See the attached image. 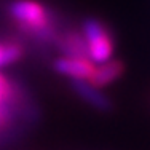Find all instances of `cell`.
I'll list each match as a JSON object with an SVG mask.
<instances>
[{
	"mask_svg": "<svg viewBox=\"0 0 150 150\" xmlns=\"http://www.w3.org/2000/svg\"><path fill=\"white\" fill-rule=\"evenodd\" d=\"M83 35L90 50V61L93 64H104L112 61L113 42L102 23L94 18H88L83 23Z\"/></svg>",
	"mask_w": 150,
	"mask_h": 150,
	"instance_id": "1",
	"label": "cell"
},
{
	"mask_svg": "<svg viewBox=\"0 0 150 150\" xmlns=\"http://www.w3.org/2000/svg\"><path fill=\"white\" fill-rule=\"evenodd\" d=\"M8 13L18 21L21 30H30L50 24V15L43 5L34 0H15L8 5Z\"/></svg>",
	"mask_w": 150,
	"mask_h": 150,
	"instance_id": "2",
	"label": "cell"
},
{
	"mask_svg": "<svg viewBox=\"0 0 150 150\" xmlns=\"http://www.w3.org/2000/svg\"><path fill=\"white\" fill-rule=\"evenodd\" d=\"M54 70L61 75L72 78V80H90V77L94 72V64L90 59L80 58H58L53 64Z\"/></svg>",
	"mask_w": 150,
	"mask_h": 150,
	"instance_id": "3",
	"label": "cell"
},
{
	"mask_svg": "<svg viewBox=\"0 0 150 150\" xmlns=\"http://www.w3.org/2000/svg\"><path fill=\"white\" fill-rule=\"evenodd\" d=\"M54 45L59 48V51L67 58H80L90 59V50H88L86 38L83 34L75 30H69L62 35H58L54 40Z\"/></svg>",
	"mask_w": 150,
	"mask_h": 150,
	"instance_id": "4",
	"label": "cell"
},
{
	"mask_svg": "<svg viewBox=\"0 0 150 150\" xmlns=\"http://www.w3.org/2000/svg\"><path fill=\"white\" fill-rule=\"evenodd\" d=\"M72 88L85 102H88V104L91 107H94L96 110L107 112V110H110V107H112L110 99L107 98L98 86L91 85L88 80H72Z\"/></svg>",
	"mask_w": 150,
	"mask_h": 150,
	"instance_id": "5",
	"label": "cell"
},
{
	"mask_svg": "<svg viewBox=\"0 0 150 150\" xmlns=\"http://www.w3.org/2000/svg\"><path fill=\"white\" fill-rule=\"evenodd\" d=\"M121 74H123V64L118 61H109V62L99 64L98 67H94V72L88 81L98 88H102L115 81Z\"/></svg>",
	"mask_w": 150,
	"mask_h": 150,
	"instance_id": "6",
	"label": "cell"
},
{
	"mask_svg": "<svg viewBox=\"0 0 150 150\" xmlns=\"http://www.w3.org/2000/svg\"><path fill=\"white\" fill-rule=\"evenodd\" d=\"M23 56V50L16 43H0V67L16 62Z\"/></svg>",
	"mask_w": 150,
	"mask_h": 150,
	"instance_id": "7",
	"label": "cell"
},
{
	"mask_svg": "<svg viewBox=\"0 0 150 150\" xmlns=\"http://www.w3.org/2000/svg\"><path fill=\"white\" fill-rule=\"evenodd\" d=\"M13 99V86L2 74H0V105L10 104Z\"/></svg>",
	"mask_w": 150,
	"mask_h": 150,
	"instance_id": "8",
	"label": "cell"
}]
</instances>
